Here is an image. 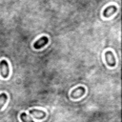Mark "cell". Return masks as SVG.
Masks as SVG:
<instances>
[{"instance_id": "obj_1", "label": "cell", "mask_w": 122, "mask_h": 122, "mask_svg": "<svg viewBox=\"0 0 122 122\" xmlns=\"http://www.w3.org/2000/svg\"><path fill=\"white\" fill-rule=\"evenodd\" d=\"M0 74L3 78H8L10 74V67H9L8 61L6 60L0 61Z\"/></svg>"}, {"instance_id": "obj_4", "label": "cell", "mask_w": 122, "mask_h": 122, "mask_svg": "<svg viewBox=\"0 0 122 122\" xmlns=\"http://www.w3.org/2000/svg\"><path fill=\"white\" fill-rule=\"evenodd\" d=\"M48 42H49V38H48L47 36H42L41 38H39L37 41L34 42L33 48L36 49V50L41 49V48H43L44 46H46V45L48 44Z\"/></svg>"}, {"instance_id": "obj_6", "label": "cell", "mask_w": 122, "mask_h": 122, "mask_svg": "<svg viewBox=\"0 0 122 122\" xmlns=\"http://www.w3.org/2000/svg\"><path fill=\"white\" fill-rule=\"evenodd\" d=\"M116 10H117V8H116L115 6H113V5H111V6L107 7V8L104 10V11H103V16L106 17V18H107V17H110V16H112L113 13H115Z\"/></svg>"}, {"instance_id": "obj_3", "label": "cell", "mask_w": 122, "mask_h": 122, "mask_svg": "<svg viewBox=\"0 0 122 122\" xmlns=\"http://www.w3.org/2000/svg\"><path fill=\"white\" fill-rule=\"evenodd\" d=\"M105 59H106V63L109 67H114L115 66V58L113 53L111 51H107L105 52Z\"/></svg>"}, {"instance_id": "obj_7", "label": "cell", "mask_w": 122, "mask_h": 122, "mask_svg": "<svg viewBox=\"0 0 122 122\" xmlns=\"http://www.w3.org/2000/svg\"><path fill=\"white\" fill-rule=\"evenodd\" d=\"M7 101H8V95L5 92H2L0 94V110L3 108V106L6 104Z\"/></svg>"}, {"instance_id": "obj_2", "label": "cell", "mask_w": 122, "mask_h": 122, "mask_svg": "<svg viewBox=\"0 0 122 122\" xmlns=\"http://www.w3.org/2000/svg\"><path fill=\"white\" fill-rule=\"evenodd\" d=\"M85 92H86V89H85L84 87L80 86V87H77L76 89H74V90L71 91V97L72 99H78V98H80L82 95H84Z\"/></svg>"}, {"instance_id": "obj_8", "label": "cell", "mask_w": 122, "mask_h": 122, "mask_svg": "<svg viewBox=\"0 0 122 122\" xmlns=\"http://www.w3.org/2000/svg\"><path fill=\"white\" fill-rule=\"evenodd\" d=\"M20 119H21L22 121H32V120H33L32 117L28 116V114H26L25 112H21V113H20Z\"/></svg>"}, {"instance_id": "obj_5", "label": "cell", "mask_w": 122, "mask_h": 122, "mask_svg": "<svg viewBox=\"0 0 122 122\" xmlns=\"http://www.w3.org/2000/svg\"><path fill=\"white\" fill-rule=\"evenodd\" d=\"M30 113L31 115H33V117H35L37 119H43V118L46 117V112L44 111L37 110V109H31V110H30Z\"/></svg>"}]
</instances>
